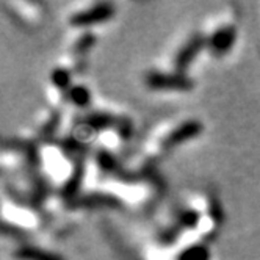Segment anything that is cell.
Returning a JSON list of instances; mask_svg holds the SVG:
<instances>
[{"instance_id": "7", "label": "cell", "mask_w": 260, "mask_h": 260, "mask_svg": "<svg viewBox=\"0 0 260 260\" xmlns=\"http://www.w3.org/2000/svg\"><path fill=\"white\" fill-rule=\"evenodd\" d=\"M210 252L204 245H193L187 249H183L176 260H209Z\"/></svg>"}, {"instance_id": "10", "label": "cell", "mask_w": 260, "mask_h": 260, "mask_svg": "<svg viewBox=\"0 0 260 260\" xmlns=\"http://www.w3.org/2000/svg\"><path fill=\"white\" fill-rule=\"evenodd\" d=\"M92 44H94V35L92 33H85L74 44V52H86Z\"/></svg>"}, {"instance_id": "9", "label": "cell", "mask_w": 260, "mask_h": 260, "mask_svg": "<svg viewBox=\"0 0 260 260\" xmlns=\"http://www.w3.org/2000/svg\"><path fill=\"white\" fill-rule=\"evenodd\" d=\"M50 79H52V83H53L55 86H58V88H61V89H66V88L69 86V83H71V76H69L68 69H64V68H57V69H53Z\"/></svg>"}, {"instance_id": "4", "label": "cell", "mask_w": 260, "mask_h": 260, "mask_svg": "<svg viewBox=\"0 0 260 260\" xmlns=\"http://www.w3.org/2000/svg\"><path fill=\"white\" fill-rule=\"evenodd\" d=\"M237 40V30L232 25H224L218 30H215L209 38H207V46L215 52V53H226Z\"/></svg>"}, {"instance_id": "11", "label": "cell", "mask_w": 260, "mask_h": 260, "mask_svg": "<svg viewBox=\"0 0 260 260\" xmlns=\"http://www.w3.org/2000/svg\"><path fill=\"white\" fill-rule=\"evenodd\" d=\"M111 121H113V118L105 115V113H101V115H94V116H91L89 118V124L92 127H107Z\"/></svg>"}, {"instance_id": "3", "label": "cell", "mask_w": 260, "mask_h": 260, "mask_svg": "<svg viewBox=\"0 0 260 260\" xmlns=\"http://www.w3.org/2000/svg\"><path fill=\"white\" fill-rule=\"evenodd\" d=\"M204 46H207V40L204 38L202 35H193L191 38L187 43H185L179 49V52L176 53V57H174L176 72H182L183 74V71L187 69L193 63V60L201 53Z\"/></svg>"}, {"instance_id": "5", "label": "cell", "mask_w": 260, "mask_h": 260, "mask_svg": "<svg viewBox=\"0 0 260 260\" xmlns=\"http://www.w3.org/2000/svg\"><path fill=\"white\" fill-rule=\"evenodd\" d=\"M202 132V125L198 121H187L176 127L173 132L165 138V146L166 147H174L179 146L185 141H188L194 137H198Z\"/></svg>"}, {"instance_id": "1", "label": "cell", "mask_w": 260, "mask_h": 260, "mask_svg": "<svg viewBox=\"0 0 260 260\" xmlns=\"http://www.w3.org/2000/svg\"><path fill=\"white\" fill-rule=\"evenodd\" d=\"M144 83L151 89L158 91H190L193 88V80L182 72H147Z\"/></svg>"}, {"instance_id": "6", "label": "cell", "mask_w": 260, "mask_h": 260, "mask_svg": "<svg viewBox=\"0 0 260 260\" xmlns=\"http://www.w3.org/2000/svg\"><path fill=\"white\" fill-rule=\"evenodd\" d=\"M16 257L21 258V260H64L58 254L47 252V251L40 249V248H30V246L17 249Z\"/></svg>"}, {"instance_id": "8", "label": "cell", "mask_w": 260, "mask_h": 260, "mask_svg": "<svg viewBox=\"0 0 260 260\" xmlns=\"http://www.w3.org/2000/svg\"><path fill=\"white\" fill-rule=\"evenodd\" d=\"M68 98L69 101L77 105V107H86L89 104L91 94H89V89L82 86V85H76V86H71L68 91Z\"/></svg>"}, {"instance_id": "2", "label": "cell", "mask_w": 260, "mask_h": 260, "mask_svg": "<svg viewBox=\"0 0 260 260\" xmlns=\"http://www.w3.org/2000/svg\"><path fill=\"white\" fill-rule=\"evenodd\" d=\"M113 14H115V7L111 4H107V2L94 4L89 8L74 13L69 17V24L72 27H89V25L108 21L110 17H113Z\"/></svg>"}]
</instances>
